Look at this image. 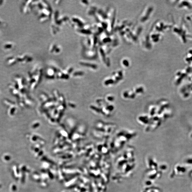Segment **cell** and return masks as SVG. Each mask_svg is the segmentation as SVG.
Returning a JSON list of instances; mask_svg holds the SVG:
<instances>
[{"label": "cell", "instance_id": "1", "mask_svg": "<svg viewBox=\"0 0 192 192\" xmlns=\"http://www.w3.org/2000/svg\"><path fill=\"white\" fill-rule=\"evenodd\" d=\"M136 135L135 132L131 130H122L119 132L113 137L111 148L114 152H117Z\"/></svg>", "mask_w": 192, "mask_h": 192}, {"label": "cell", "instance_id": "2", "mask_svg": "<svg viewBox=\"0 0 192 192\" xmlns=\"http://www.w3.org/2000/svg\"><path fill=\"white\" fill-rule=\"evenodd\" d=\"M185 61L189 66H192V50H189L186 54Z\"/></svg>", "mask_w": 192, "mask_h": 192}]
</instances>
